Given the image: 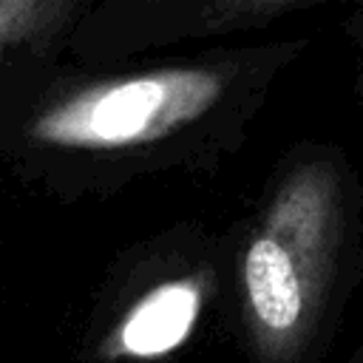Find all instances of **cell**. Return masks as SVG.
Returning a JSON list of instances; mask_svg holds the SVG:
<instances>
[{
	"instance_id": "6da1fadb",
	"label": "cell",
	"mask_w": 363,
	"mask_h": 363,
	"mask_svg": "<svg viewBox=\"0 0 363 363\" xmlns=\"http://www.w3.org/2000/svg\"><path fill=\"white\" fill-rule=\"evenodd\" d=\"M363 269V184L335 145H298L238 252V309L255 363H318Z\"/></svg>"
},
{
	"instance_id": "7a4b0ae2",
	"label": "cell",
	"mask_w": 363,
	"mask_h": 363,
	"mask_svg": "<svg viewBox=\"0 0 363 363\" xmlns=\"http://www.w3.org/2000/svg\"><path fill=\"white\" fill-rule=\"evenodd\" d=\"M306 43H278L227 65H182L79 88L31 122V139L68 150H128L201 122L227 99L261 94Z\"/></svg>"
},
{
	"instance_id": "3957f363",
	"label": "cell",
	"mask_w": 363,
	"mask_h": 363,
	"mask_svg": "<svg viewBox=\"0 0 363 363\" xmlns=\"http://www.w3.org/2000/svg\"><path fill=\"white\" fill-rule=\"evenodd\" d=\"M207 301L204 275L167 278L139 295L102 343V354L113 360H153L179 349L199 323Z\"/></svg>"
},
{
	"instance_id": "277c9868",
	"label": "cell",
	"mask_w": 363,
	"mask_h": 363,
	"mask_svg": "<svg viewBox=\"0 0 363 363\" xmlns=\"http://www.w3.org/2000/svg\"><path fill=\"white\" fill-rule=\"evenodd\" d=\"M68 11L62 0H0V62L9 48L51 34Z\"/></svg>"
},
{
	"instance_id": "5b68a950",
	"label": "cell",
	"mask_w": 363,
	"mask_h": 363,
	"mask_svg": "<svg viewBox=\"0 0 363 363\" xmlns=\"http://www.w3.org/2000/svg\"><path fill=\"white\" fill-rule=\"evenodd\" d=\"M315 0H218L201 11V26L207 31L269 26L292 11L309 9Z\"/></svg>"
},
{
	"instance_id": "8992f818",
	"label": "cell",
	"mask_w": 363,
	"mask_h": 363,
	"mask_svg": "<svg viewBox=\"0 0 363 363\" xmlns=\"http://www.w3.org/2000/svg\"><path fill=\"white\" fill-rule=\"evenodd\" d=\"M343 31H346L349 43L354 45L357 57L363 60V6H357V9H354L349 17H346V23H343Z\"/></svg>"
},
{
	"instance_id": "52a82bcc",
	"label": "cell",
	"mask_w": 363,
	"mask_h": 363,
	"mask_svg": "<svg viewBox=\"0 0 363 363\" xmlns=\"http://www.w3.org/2000/svg\"><path fill=\"white\" fill-rule=\"evenodd\" d=\"M357 71H354V94L363 99V60L357 57V65H354Z\"/></svg>"
},
{
	"instance_id": "ba28073f",
	"label": "cell",
	"mask_w": 363,
	"mask_h": 363,
	"mask_svg": "<svg viewBox=\"0 0 363 363\" xmlns=\"http://www.w3.org/2000/svg\"><path fill=\"white\" fill-rule=\"evenodd\" d=\"M346 363H363V337L357 340V346H354V352L349 354V360Z\"/></svg>"
}]
</instances>
